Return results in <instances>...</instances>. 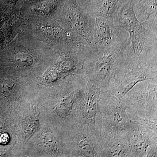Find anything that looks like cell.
Segmentation results:
<instances>
[{"instance_id": "13", "label": "cell", "mask_w": 157, "mask_h": 157, "mask_svg": "<svg viewBox=\"0 0 157 157\" xmlns=\"http://www.w3.org/2000/svg\"><path fill=\"white\" fill-rule=\"evenodd\" d=\"M9 136L7 134H2L0 136V142L2 144H6L9 140Z\"/></svg>"}, {"instance_id": "6", "label": "cell", "mask_w": 157, "mask_h": 157, "mask_svg": "<svg viewBox=\"0 0 157 157\" xmlns=\"http://www.w3.org/2000/svg\"><path fill=\"white\" fill-rule=\"evenodd\" d=\"M133 9L137 19L143 22L153 14H157V0H138Z\"/></svg>"}, {"instance_id": "12", "label": "cell", "mask_w": 157, "mask_h": 157, "mask_svg": "<svg viewBox=\"0 0 157 157\" xmlns=\"http://www.w3.org/2000/svg\"><path fill=\"white\" fill-rule=\"evenodd\" d=\"M133 146L135 148H139L138 149L141 150L143 147H144L145 145V143L142 139H137L135 140V142L133 143Z\"/></svg>"}, {"instance_id": "3", "label": "cell", "mask_w": 157, "mask_h": 157, "mask_svg": "<svg viewBox=\"0 0 157 157\" xmlns=\"http://www.w3.org/2000/svg\"><path fill=\"white\" fill-rule=\"evenodd\" d=\"M66 21L89 45H92L95 17L79 6L76 0H65Z\"/></svg>"}, {"instance_id": "11", "label": "cell", "mask_w": 157, "mask_h": 157, "mask_svg": "<svg viewBox=\"0 0 157 157\" xmlns=\"http://www.w3.org/2000/svg\"><path fill=\"white\" fill-rule=\"evenodd\" d=\"M14 84L12 85V83L9 84V83H6L3 84L2 87L1 88L3 94L6 96H9L11 94L12 91L14 90Z\"/></svg>"}, {"instance_id": "2", "label": "cell", "mask_w": 157, "mask_h": 157, "mask_svg": "<svg viewBox=\"0 0 157 157\" xmlns=\"http://www.w3.org/2000/svg\"><path fill=\"white\" fill-rule=\"evenodd\" d=\"M130 43L129 38L121 44L107 48L98 49L91 46L86 59L89 65H93L90 70L94 77L98 80L107 79L113 69L126 58Z\"/></svg>"}, {"instance_id": "5", "label": "cell", "mask_w": 157, "mask_h": 157, "mask_svg": "<svg viewBox=\"0 0 157 157\" xmlns=\"http://www.w3.org/2000/svg\"><path fill=\"white\" fill-rule=\"evenodd\" d=\"M138 0H89L82 9L95 17L114 19L122 8Z\"/></svg>"}, {"instance_id": "8", "label": "cell", "mask_w": 157, "mask_h": 157, "mask_svg": "<svg viewBox=\"0 0 157 157\" xmlns=\"http://www.w3.org/2000/svg\"><path fill=\"white\" fill-rule=\"evenodd\" d=\"M40 112L38 106H34L31 109L29 115L26 117L24 124V133L25 139L29 140L40 127L39 115Z\"/></svg>"}, {"instance_id": "9", "label": "cell", "mask_w": 157, "mask_h": 157, "mask_svg": "<svg viewBox=\"0 0 157 157\" xmlns=\"http://www.w3.org/2000/svg\"><path fill=\"white\" fill-rule=\"evenodd\" d=\"M128 119L124 109L117 107L112 113V124L116 127L124 126L128 122Z\"/></svg>"}, {"instance_id": "4", "label": "cell", "mask_w": 157, "mask_h": 157, "mask_svg": "<svg viewBox=\"0 0 157 157\" xmlns=\"http://www.w3.org/2000/svg\"><path fill=\"white\" fill-rule=\"evenodd\" d=\"M129 38L128 33L118 25L113 19L95 17L93 33L92 46L103 48L121 44Z\"/></svg>"}, {"instance_id": "10", "label": "cell", "mask_w": 157, "mask_h": 157, "mask_svg": "<svg viewBox=\"0 0 157 157\" xmlns=\"http://www.w3.org/2000/svg\"><path fill=\"white\" fill-rule=\"evenodd\" d=\"M79 147L82 148L89 155H94V151L92 144L90 140L86 138H85L80 141L79 143Z\"/></svg>"}, {"instance_id": "7", "label": "cell", "mask_w": 157, "mask_h": 157, "mask_svg": "<svg viewBox=\"0 0 157 157\" xmlns=\"http://www.w3.org/2000/svg\"><path fill=\"white\" fill-rule=\"evenodd\" d=\"M87 87V100L85 114L89 119H94L98 110L100 90L98 87L90 83Z\"/></svg>"}, {"instance_id": "1", "label": "cell", "mask_w": 157, "mask_h": 157, "mask_svg": "<svg viewBox=\"0 0 157 157\" xmlns=\"http://www.w3.org/2000/svg\"><path fill=\"white\" fill-rule=\"evenodd\" d=\"M135 4L131 3L124 6L113 21L129 34L131 43L127 56L137 59L147 54L157 52V14L141 22L134 12Z\"/></svg>"}, {"instance_id": "14", "label": "cell", "mask_w": 157, "mask_h": 157, "mask_svg": "<svg viewBox=\"0 0 157 157\" xmlns=\"http://www.w3.org/2000/svg\"><path fill=\"white\" fill-rule=\"evenodd\" d=\"M89 1V0H76V2L78 3V5L82 8L87 4Z\"/></svg>"}]
</instances>
